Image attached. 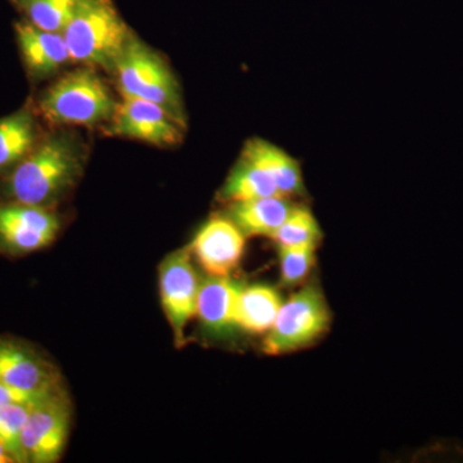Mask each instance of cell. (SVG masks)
<instances>
[{"label":"cell","mask_w":463,"mask_h":463,"mask_svg":"<svg viewBox=\"0 0 463 463\" xmlns=\"http://www.w3.org/2000/svg\"><path fill=\"white\" fill-rule=\"evenodd\" d=\"M57 390H52V392H33V390L16 388V386L0 383V405L36 404L50 397Z\"/></svg>","instance_id":"23"},{"label":"cell","mask_w":463,"mask_h":463,"mask_svg":"<svg viewBox=\"0 0 463 463\" xmlns=\"http://www.w3.org/2000/svg\"><path fill=\"white\" fill-rule=\"evenodd\" d=\"M245 283L228 277H212L201 281L197 317L206 334L213 337L231 336L237 328V303Z\"/></svg>","instance_id":"11"},{"label":"cell","mask_w":463,"mask_h":463,"mask_svg":"<svg viewBox=\"0 0 463 463\" xmlns=\"http://www.w3.org/2000/svg\"><path fill=\"white\" fill-rule=\"evenodd\" d=\"M35 404L0 405V441L16 462H25L21 435Z\"/></svg>","instance_id":"21"},{"label":"cell","mask_w":463,"mask_h":463,"mask_svg":"<svg viewBox=\"0 0 463 463\" xmlns=\"http://www.w3.org/2000/svg\"><path fill=\"white\" fill-rule=\"evenodd\" d=\"M297 203L291 197L272 196L264 199L230 203L228 218L236 223L246 237H272L285 223Z\"/></svg>","instance_id":"14"},{"label":"cell","mask_w":463,"mask_h":463,"mask_svg":"<svg viewBox=\"0 0 463 463\" xmlns=\"http://www.w3.org/2000/svg\"><path fill=\"white\" fill-rule=\"evenodd\" d=\"M60 227V218L48 207L0 203V248L11 254H30L47 248Z\"/></svg>","instance_id":"9"},{"label":"cell","mask_w":463,"mask_h":463,"mask_svg":"<svg viewBox=\"0 0 463 463\" xmlns=\"http://www.w3.org/2000/svg\"><path fill=\"white\" fill-rule=\"evenodd\" d=\"M118 103L99 74L85 66L52 84L39 99L38 109L52 124L93 127L109 123Z\"/></svg>","instance_id":"3"},{"label":"cell","mask_w":463,"mask_h":463,"mask_svg":"<svg viewBox=\"0 0 463 463\" xmlns=\"http://www.w3.org/2000/svg\"><path fill=\"white\" fill-rule=\"evenodd\" d=\"M62 35L71 61L114 72L133 33L112 0H83Z\"/></svg>","instance_id":"2"},{"label":"cell","mask_w":463,"mask_h":463,"mask_svg":"<svg viewBox=\"0 0 463 463\" xmlns=\"http://www.w3.org/2000/svg\"><path fill=\"white\" fill-rule=\"evenodd\" d=\"M183 129L184 127L157 103L123 96L106 127V133L169 147L183 141Z\"/></svg>","instance_id":"8"},{"label":"cell","mask_w":463,"mask_h":463,"mask_svg":"<svg viewBox=\"0 0 463 463\" xmlns=\"http://www.w3.org/2000/svg\"><path fill=\"white\" fill-rule=\"evenodd\" d=\"M200 286L190 246L167 255L158 268L161 306L176 346L184 345L185 328L197 315Z\"/></svg>","instance_id":"6"},{"label":"cell","mask_w":463,"mask_h":463,"mask_svg":"<svg viewBox=\"0 0 463 463\" xmlns=\"http://www.w3.org/2000/svg\"><path fill=\"white\" fill-rule=\"evenodd\" d=\"M9 462H16V461H14V457L9 455L8 450L5 449V447L3 446L2 441H0V463H9Z\"/></svg>","instance_id":"24"},{"label":"cell","mask_w":463,"mask_h":463,"mask_svg":"<svg viewBox=\"0 0 463 463\" xmlns=\"http://www.w3.org/2000/svg\"><path fill=\"white\" fill-rule=\"evenodd\" d=\"M27 21L39 29L62 33L83 0H14Z\"/></svg>","instance_id":"19"},{"label":"cell","mask_w":463,"mask_h":463,"mask_svg":"<svg viewBox=\"0 0 463 463\" xmlns=\"http://www.w3.org/2000/svg\"><path fill=\"white\" fill-rule=\"evenodd\" d=\"M272 196H283L272 176L243 155L219 192V200L227 203Z\"/></svg>","instance_id":"18"},{"label":"cell","mask_w":463,"mask_h":463,"mask_svg":"<svg viewBox=\"0 0 463 463\" xmlns=\"http://www.w3.org/2000/svg\"><path fill=\"white\" fill-rule=\"evenodd\" d=\"M114 74L123 96L157 103L185 128L181 88L164 58L147 44L130 36Z\"/></svg>","instance_id":"4"},{"label":"cell","mask_w":463,"mask_h":463,"mask_svg":"<svg viewBox=\"0 0 463 463\" xmlns=\"http://www.w3.org/2000/svg\"><path fill=\"white\" fill-rule=\"evenodd\" d=\"M70 420V403L61 389L33 405L21 435L25 462H57L69 439Z\"/></svg>","instance_id":"7"},{"label":"cell","mask_w":463,"mask_h":463,"mask_svg":"<svg viewBox=\"0 0 463 463\" xmlns=\"http://www.w3.org/2000/svg\"><path fill=\"white\" fill-rule=\"evenodd\" d=\"M315 246H279L281 283L285 288H294L307 279L316 265Z\"/></svg>","instance_id":"22"},{"label":"cell","mask_w":463,"mask_h":463,"mask_svg":"<svg viewBox=\"0 0 463 463\" xmlns=\"http://www.w3.org/2000/svg\"><path fill=\"white\" fill-rule=\"evenodd\" d=\"M39 141L38 124L29 108L0 118V175L11 172Z\"/></svg>","instance_id":"16"},{"label":"cell","mask_w":463,"mask_h":463,"mask_svg":"<svg viewBox=\"0 0 463 463\" xmlns=\"http://www.w3.org/2000/svg\"><path fill=\"white\" fill-rule=\"evenodd\" d=\"M84 146L78 136L56 133L38 145L2 182L3 203L50 207L80 178Z\"/></svg>","instance_id":"1"},{"label":"cell","mask_w":463,"mask_h":463,"mask_svg":"<svg viewBox=\"0 0 463 463\" xmlns=\"http://www.w3.org/2000/svg\"><path fill=\"white\" fill-rule=\"evenodd\" d=\"M331 312L319 288L307 285L295 292L277 316L263 341L267 355H282L312 345L328 331Z\"/></svg>","instance_id":"5"},{"label":"cell","mask_w":463,"mask_h":463,"mask_svg":"<svg viewBox=\"0 0 463 463\" xmlns=\"http://www.w3.org/2000/svg\"><path fill=\"white\" fill-rule=\"evenodd\" d=\"M242 155L272 176L283 196L291 199L307 196L300 164L285 149L264 139L254 138L246 143Z\"/></svg>","instance_id":"15"},{"label":"cell","mask_w":463,"mask_h":463,"mask_svg":"<svg viewBox=\"0 0 463 463\" xmlns=\"http://www.w3.org/2000/svg\"><path fill=\"white\" fill-rule=\"evenodd\" d=\"M0 383L33 392L60 389L53 365L29 346L0 339Z\"/></svg>","instance_id":"12"},{"label":"cell","mask_w":463,"mask_h":463,"mask_svg":"<svg viewBox=\"0 0 463 463\" xmlns=\"http://www.w3.org/2000/svg\"><path fill=\"white\" fill-rule=\"evenodd\" d=\"M281 295L269 285L245 286L237 303L236 325L248 334L263 335L272 328L281 310Z\"/></svg>","instance_id":"17"},{"label":"cell","mask_w":463,"mask_h":463,"mask_svg":"<svg viewBox=\"0 0 463 463\" xmlns=\"http://www.w3.org/2000/svg\"><path fill=\"white\" fill-rule=\"evenodd\" d=\"M14 29L21 56L33 78H50L71 61L62 33L39 29L29 21L17 23Z\"/></svg>","instance_id":"13"},{"label":"cell","mask_w":463,"mask_h":463,"mask_svg":"<svg viewBox=\"0 0 463 463\" xmlns=\"http://www.w3.org/2000/svg\"><path fill=\"white\" fill-rule=\"evenodd\" d=\"M322 230L315 214L303 205H297L270 239L277 246L295 248V246H315L318 248L322 241Z\"/></svg>","instance_id":"20"},{"label":"cell","mask_w":463,"mask_h":463,"mask_svg":"<svg viewBox=\"0 0 463 463\" xmlns=\"http://www.w3.org/2000/svg\"><path fill=\"white\" fill-rule=\"evenodd\" d=\"M246 239L248 237L227 215H214L192 241V257L207 276L228 277L242 261Z\"/></svg>","instance_id":"10"}]
</instances>
